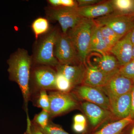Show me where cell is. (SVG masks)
I'll return each mask as SVG.
<instances>
[{
	"label": "cell",
	"instance_id": "obj_1",
	"mask_svg": "<svg viewBox=\"0 0 134 134\" xmlns=\"http://www.w3.org/2000/svg\"><path fill=\"white\" fill-rule=\"evenodd\" d=\"M7 62L9 79L15 82L19 86L23 98L26 119H29L28 106V103L31 98L30 85L31 57L26 50L19 49L10 56Z\"/></svg>",
	"mask_w": 134,
	"mask_h": 134
},
{
	"label": "cell",
	"instance_id": "obj_2",
	"mask_svg": "<svg viewBox=\"0 0 134 134\" xmlns=\"http://www.w3.org/2000/svg\"><path fill=\"white\" fill-rule=\"evenodd\" d=\"M96 25L94 19L82 18L75 27L69 29L67 33L74 46L80 62L85 65L90 53L92 32Z\"/></svg>",
	"mask_w": 134,
	"mask_h": 134
},
{
	"label": "cell",
	"instance_id": "obj_3",
	"mask_svg": "<svg viewBox=\"0 0 134 134\" xmlns=\"http://www.w3.org/2000/svg\"><path fill=\"white\" fill-rule=\"evenodd\" d=\"M59 34L57 29H54L43 39L36 51L35 57L36 63L55 68L59 64L54 55V48Z\"/></svg>",
	"mask_w": 134,
	"mask_h": 134
},
{
	"label": "cell",
	"instance_id": "obj_4",
	"mask_svg": "<svg viewBox=\"0 0 134 134\" xmlns=\"http://www.w3.org/2000/svg\"><path fill=\"white\" fill-rule=\"evenodd\" d=\"M50 119L65 114L76 109L78 106L76 98L71 92L65 93L57 91L48 92Z\"/></svg>",
	"mask_w": 134,
	"mask_h": 134
},
{
	"label": "cell",
	"instance_id": "obj_5",
	"mask_svg": "<svg viewBox=\"0 0 134 134\" xmlns=\"http://www.w3.org/2000/svg\"><path fill=\"white\" fill-rule=\"evenodd\" d=\"M94 20L98 26H108L122 38L134 27V14L119 15L112 13Z\"/></svg>",
	"mask_w": 134,
	"mask_h": 134
},
{
	"label": "cell",
	"instance_id": "obj_6",
	"mask_svg": "<svg viewBox=\"0 0 134 134\" xmlns=\"http://www.w3.org/2000/svg\"><path fill=\"white\" fill-rule=\"evenodd\" d=\"M54 55L62 65H77V62H80L74 46L67 34L59 33L55 43Z\"/></svg>",
	"mask_w": 134,
	"mask_h": 134
},
{
	"label": "cell",
	"instance_id": "obj_7",
	"mask_svg": "<svg viewBox=\"0 0 134 134\" xmlns=\"http://www.w3.org/2000/svg\"><path fill=\"white\" fill-rule=\"evenodd\" d=\"M57 72L53 67L41 65L34 69L32 77L34 95L42 90L47 91H56L55 79Z\"/></svg>",
	"mask_w": 134,
	"mask_h": 134
},
{
	"label": "cell",
	"instance_id": "obj_8",
	"mask_svg": "<svg viewBox=\"0 0 134 134\" xmlns=\"http://www.w3.org/2000/svg\"><path fill=\"white\" fill-rule=\"evenodd\" d=\"M76 8H49L47 10V14L49 19L58 21L61 27L63 33L67 34L68 31L75 27L82 18L77 15Z\"/></svg>",
	"mask_w": 134,
	"mask_h": 134
},
{
	"label": "cell",
	"instance_id": "obj_9",
	"mask_svg": "<svg viewBox=\"0 0 134 134\" xmlns=\"http://www.w3.org/2000/svg\"><path fill=\"white\" fill-rule=\"evenodd\" d=\"M72 93L76 97L97 105L110 111L109 99L99 87L82 84L75 87Z\"/></svg>",
	"mask_w": 134,
	"mask_h": 134
},
{
	"label": "cell",
	"instance_id": "obj_10",
	"mask_svg": "<svg viewBox=\"0 0 134 134\" xmlns=\"http://www.w3.org/2000/svg\"><path fill=\"white\" fill-rule=\"evenodd\" d=\"M134 84L132 80L119 73L105 85L99 88L108 97L110 101L131 91Z\"/></svg>",
	"mask_w": 134,
	"mask_h": 134
},
{
	"label": "cell",
	"instance_id": "obj_11",
	"mask_svg": "<svg viewBox=\"0 0 134 134\" xmlns=\"http://www.w3.org/2000/svg\"><path fill=\"white\" fill-rule=\"evenodd\" d=\"M131 31L121 39L110 50V53L116 58L121 67L126 65L133 60V45L131 41Z\"/></svg>",
	"mask_w": 134,
	"mask_h": 134
},
{
	"label": "cell",
	"instance_id": "obj_12",
	"mask_svg": "<svg viewBox=\"0 0 134 134\" xmlns=\"http://www.w3.org/2000/svg\"><path fill=\"white\" fill-rule=\"evenodd\" d=\"M56 70L65 76L72 84L74 89L83 84L86 66L82 63L75 65L59 64L56 67Z\"/></svg>",
	"mask_w": 134,
	"mask_h": 134
},
{
	"label": "cell",
	"instance_id": "obj_13",
	"mask_svg": "<svg viewBox=\"0 0 134 134\" xmlns=\"http://www.w3.org/2000/svg\"><path fill=\"white\" fill-rule=\"evenodd\" d=\"M76 10L81 18L94 19L111 14L114 12V9L110 1L86 7H77Z\"/></svg>",
	"mask_w": 134,
	"mask_h": 134
},
{
	"label": "cell",
	"instance_id": "obj_14",
	"mask_svg": "<svg viewBox=\"0 0 134 134\" xmlns=\"http://www.w3.org/2000/svg\"><path fill=\"white\" fill-rule=\"evenodd\" d=\"M81 107L93 127L97 126L108 118L113 116L110 111L88 101L82 103Z\"/></svg>",
	"mask_w": 134,
	"mask_h": 134
},
{
	"label": "cell",
	"instance_id": "obj_15",
	"mask_svg": "<svg viewBox=\"0 0 134 134\" xmlns=\"http://www.w3.org/2000/svg\"><path fill=\"white\" fill-rule=\"evenodd\" d=\"M113 77L106 74L96 65L89 63L86 66L83 84L94 87H102L108 83Z\"/></svg>",
	"mask_w": 134,
	"mask_h": 134
},
{
	"label": "cell",
	"instance_id": "obj_16",
	"mask_svg": "<svg viewBox=\"0 0 134 134\" xmlns=\"http://www.w3.org/2000/svg\"><path fill=\"white\" fill-rule=\"evenodd\" d=\"M110 102V111L113 116L120 119L130 115L131 109V91Z\"/></svg>",
	"mask_w": 134,
	"mask_h": 134
},
{
	"label": "cell",
	"instance_id": "obj_17",
	"mask_svg": "<svg viewBox=\"0 0 134 134\" xmlns=\"http://www.w3.org/2000/svg\"><path fill=\"white\" fill-rule=\"evenodd\" d=\"M96 66L106 74L114 76L119 73L121 66L116 58L109 54L96 59Z\"/></svg>",
	"mask_w": 134,
	"mask_h": 134
},
{
	"label": "cell",
	"instance_id": "obj_18",
	"mask_svg": "<svg viewBox=\"0 0 134 134\" xmlns=\"http://www.w3.org/2000/svg\"><path fill=\"white\" fill-rule=\"evenodd\" d=\"M111 50L103 38L100 27L96 25L94 28L92 36L90 52H97L102 55L108 54Z\"/></svg>",
	"mask_w": 134,
	"mask_h": 134
},
{
	"label": "cell",
	"instance_id": "obj_19",
	"mask_svg": "<svg viewBox=\"0 0 134 134\" xmlns=\"http://www.w3.org/2000/svg\"><path fill=\"white\" fill-rule=\"evenodd\" d=\"M134 120L129 115L117 121L107 124L93 134H122V131L125 128L133 122Z\"/></svg>",
	"mask_w": 134,
	"mask_h": 134
},
{
	"label": "cell",
	"instance_id": "obj_20",
	"mask_svg": "<svg viewBox=\"0 0 134 134\" xmlns=\"http://www.w3.org/2000/svg\"><path fill=\"white\" fill-rule=\"evenodd\" d=\"M114 12L116 14H134V0H112L111 1Z\"/></svg>",
	"mask_w": 134,
	"mask_h": 134
},
{
	"label": "cell",
	"instance_id": "obj_21",
	"mask_svg": "<svg viewBox=\"0 0 134 134\" xmlns=\"http://www.w3.org/2000/svg\"><path fill=\"white\" fill-rule=\"evenodd\" d=\"M99 26L103 38L110 49L122 38L108 26Z\"/></svg>",
	"mask_w": 134,
	"mask_h": 134
},
{
	"label": "cell",
	"instance_id": "obj_22",
	"mask_svg": "<svg viewBox=\"0 0 134 134\" xmlns=\"http://www.w3.org/2000/svg\"><path fill=\"white\" fill-rule=\"evenodd\" d=\"M32 29L37 39L39 36L48 32L49 29V22L45 18H38L32 23Z\"/></svg>",
	"mask_w": 134,
	"mask_h": 134
},
{
	"label": "cell",
	"instance_id": "obj_23",
	"mask_svg": "<svg viewBox=\"0 0 134 134\" xmlns=\"http://www.w3.org/2000/svg\"><path fill=\"white\" fill-rule=\"evenodd\" d=\"M55 87L56 91L65 93L70 92L74 89L72 84L65 76L58 72H57L55 79Z\"/></svg>",
	"mask_w": 134,
	"mask_h": 134
},
{
	"label": "cell",
	"instance_id": "obj_24",
	"mask_svg": "<svg viewBox=\"0 0 134 134\" xmlns=\"http://www.w3.org/2000/svg\"><path fill=\"white\" fill-rule=\"evenodd\" d=\"M35 96L36 97L34 103L35 106L49 113L50 103L47 91L42 90L35 94Z\"/></svg>",
	"mask_w": 134,
	"mask_h": 134
},
{
	"label": "cell",
	"instance_id": "obj_25",
	"mask_svg": "<svg viewBox=\"0 0 134 134\" xmlns=\"http://www.w3.org/2000/svg\"><path fill=\"white\" fill-rule=\"evenodd\" d=\"M50 119L49 113L42 110L40 113L35 115L31 122L38 128L44 129L48 125Z\"/></svg>",
	"mask_w": 134,
	"mask_h": 134
},
{
	"label": "cell",
	"instance_id": "obj_26",
	"mask_svg": "<svg viewBox=\"0 0 134 134\" xmlns=\"http://www.w3.org/2000/svg\"><path fill=\"white\" fill-rule=\"evenodd\" d=\"M37 127L45 134H70L66 132L60 125L55 124L51 120L44 128Z\"/></svg>",
	"mask_w": 134,
	"mask_h": 134
},
{
	"label": "cell",
	"instance_id": "obj_27",
	"mask_svg": "<svg viewBox=\"0 0 134 134\" xmlns=\"http://www.w3.org/2000/svg\"><path fill=\"white\" fill-rule=\"evenodd\" d=\"M119 73L132 80L134 83V59L126 65L121 67Z\"/></svg>",
	"mask_w": 134,
	"mask_h": 134
},
{
	"label": "cell",
	"instance_id": "obj_28",
	"mask_svg": "<svg viewBox=\"0 0 134 134\" xmlns=\"http://www.w3.org/2000/svg\"><path fill=\"white\" fill-rule=\"evenodd\" d=\"M27 121L26 132L23 134H45L41 132L37 127L32 124L31 120Z\"/></svg>",
	"mask_w": 134,
	"mask_h": 134
},
{
	"label": "cell",
	"instance_id": "obj_29",
	"mask_svg": "<svg viewBox=\"0 0 134 134\" xmlns=\"http://www.w3.org/2000/svg\"><path fill=\"white\" fill-rule=\"evenodd\" d=\"M100 0H77V2L78 5V7L83 8L88 7L92 5H96L98 3L103 2Z\"/></svg>",
	"mask_w": 134,
	"mask_h": 134
},
{
	"label": "cell",
	"instance_id": "obj_30",
	"mask_svg": "<svg viewBox=\"0 0 134 134\" xmlns=\"http://www.w3.org/2000/svg\"><path fill=\"white\" fill-rule=\"evenodd\" d=\"M60 7L76 8L78 7L77 1L74 0H60Z\"/></svg>",
	"mask_w": 134,
	"mask_h": 134
},
{
	"label": "cell",
	"instance_id": "obj_31",
	"mask_svg": "<svg viewBox=\"0 0 134 134\" xmlns=\"http://www.w3.org/2000/svg\"><path fill=\"white\" fill-rule=\"evenodd\" d=\"M86 124L82 123H74L73 129L74 131L77 133H82L86 129Z\"/></svg>",
	"mask_w": 134,
	"mask_h": 134
},
{
	"label": "cell",
	"instance_id": "obj_32",
	"mask_svg": "<svg viewBox=\"0 0 134 134\" xmlns=\"http://www.w3.org/2000/svg\"><path fill=\"white\" fill-rule=\"evenodd\" d=\"M74 123L86 124V118L81 114H77L74 117Z\"/></svg>",
	"mask_w": 134,
	"mask_h": 134
},
{
	"label": "cell",
	"instance_id": "obj_33",
	"mask_svg": "<svg viewBox=\"0 0 134 134\" xmlns=\"http://www.w3.org/2000/svg\"><path fill=\"white\" fill-rule=\"evenodd\" d=\"M131 93V109L130 115L131 118L134 120V84Z\"/></svg>",
	"mask_w": 134,
	"mask_h": 134
},
{
	"label": "cell",
	"instance_id": "obj_34",
	"mask_svg": "<svg viewBox=\"0 0 134 134\" xmlns=\"http://www.w3.org/2000/svg\"><path fill=\"white\" fill-rule=\"evenodd\" d=\"M48 2L52 5L53 7H60V0H49Z\"/></svg>",
	"mask_w": 134,
	"mask_h": 134
},
{
	"label": "cell",
	"instance_id": "obj_35",
	"mask_svg": "<svg viewBox=\"0 0 134 134\" xmlns=\"http://www.w3.org/2000/svg\"><path fill=\"white\" fill-rule=\"evenodd\" d=\"M130 128L129 129L127 134H134V120L133 122L130 124Z\"/></svg>",
	"mask_w": 134,
	"mask_h": 134
},
{
	"label": "cell",
	"instance_id": "obj_36",
	"mask_svg": "<svg viewBox=\"0 0 134 134\" xmlns=\"http://www.w3.org/2000/svg\"><path fill=\"white\" fill-rule=\"evenodd\" d=\"M131 39L133 45H134V27L131 31Z\"/></svg>",
	"mask_w": 134,
	"mask_h": 134
},
{
	"label": "cell",
	"instance_id": "obj_37",
	"mask_svg": "<svg viewBox=\"0 0 134 134\" xmlns=\"http://www.w3.org/2000/svg\"><path fill=\"white\" fill-rule=\"evenodd\" d=\"M132 58L134 59V45L133 46V50H132Z\"/></svg>",
	"mask_w": 134,
	"mask_h": 134
}]
</instances>
